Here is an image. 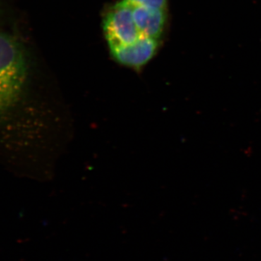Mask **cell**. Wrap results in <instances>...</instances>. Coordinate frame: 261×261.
Here are the masks:
<instances>
[{
    "label": "cell",
    "mask_w": 261,
    "mask_h": 261,
    "mask_svg": "<svg viewBox=\"0 0 261 261\" xmlns=\"http://www.w3.org/2000/svg\"><path fill=\"white\" fill-rule=\"evenodd\" d=\"M27 76L23 47L11 36L0 32V115L18 101Z\"/></svg>",
    "instance_id": "6da1fadb"
},
{
    "label": "cell",
    "mask_w": 261,
    "mask_h": 261,
    "mask_svg": "<svg viewBox=\"0 0 261 261\" xmlns=\"http://www.w3.org/2000/svg\"><path fill=\"white\" fill-rule=\"evenodd\" d=\"M103 32L110 49L124 47L145 37L136 25L132 5L126 0L118 2L106 13Z\"/></svg>",
    "instance_id": "7a4b0ae2"
},
{
    "label": "cell",
    "mask_w": 261,
    "mask_h": 261,
    "mask_svg": "<svg viewBox=\"0 0 261 261\" xmlns=\"http://www.w3.org/2000/svg\"><path fill=\"white\" fill-rule=\"evenodd\" d=\"M161 40L142 37L128 45L110 49L111 57L118 64L134 70H140L157 53Z\"/></svg>",
    "instance_id": "3957f363"
},
{
    "label": "cell",
    "mask_w": 261,
    "mask_h": 261,
    "mask_svg": "<svg viewBox=\"0 0 261 261\" xmlns=\"http://www.w3.org/2000/svg\"><path fill=\"white\" fill-rule=\"evenodd\" d=\"M132 5L134 19L141 34L161 40L167 21V10Z\"/></svg>",
    "instance_id": "277c9868"
},
{
    "label": "cell",
    "mask_w": 261,
    "mask_h": 261,
    "mask_svg": "<svg viewBox=\"0 0 261 261\" xmlns=\"http://www.w3.org/2000/svg\"><path fill=\"white\" fill-rule=\"evenodd\" d=\"M126 1L136 6L159 10H167L168 8L167 0H126Z\"/></svg>",
    "instance_id": "5b68a950"
}]
</instances>
